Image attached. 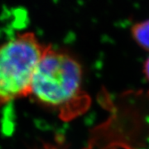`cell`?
<instances>
[{"mask_svg":"<svg viewBox=\"0 0 149 149\" xmlns=\"http://www.w3.org/2000/svg\"><path fill=\"white\" fill-rule=\"evenodd\" d=\"M29 96L68 121L84 113L91 99L83 90V69L77 59L48 45L39 61Z\"/></svg>","mask_w":149,"mask_h":149,"instance_id":"cell-1","label":"cell"},{"mask_svg":"<svg viewBox=\"0 0 149 149\" xmlns=\"http://www.w3.org/2000/svg\"><path fill=\"white\" fill-rule=\"evenodd\" d=\"M47 46L30 32L0 44V107L29 96L35 70Z\"/></svg>","mask_w":149,"mask_h":149,"instance_id":"cell-2","label":"cell"},{"mask_svg":"<svg viewBox=\"0 0 149 149\" xmlns=\"http://www.w3.org/2000/svg\"><path fill=\"white\" fill-rule=\"evenodd\" d=\"M131 35L140 47L149 52V17L133 24L131 27Z\"/></svg>","mask_w":149,"mask_h":149,"instance_id":"cell-3","label":"cell"},{"mask_svg":"<svg viewBox=\"0 0 149 149\" xmlns=\"http://www.w3.org/2000/svg\"><path fill=\"white\" fill-rule=\"evenodd\" d=\"M143 74L147 80L149 82V56L145 61L143 64Z\"/></svg>","mask_w":149,"mask_h":149,"instance_id":"cell-4","label":"cell"},{"mask_svg":"<svg viewBox=\"0 0 149 149\" xmlns=\"http://www.w3.org/2000/svg\"><path fill=\"white\" fill-rule=\"evenodd\" d=\"M42 149H65L61 145H54V144H49L43 147Z\"/></svg>","mask_w":149,"mask_h":149,"instance_id":"cell-5","label":"cell"}]
</instances>
